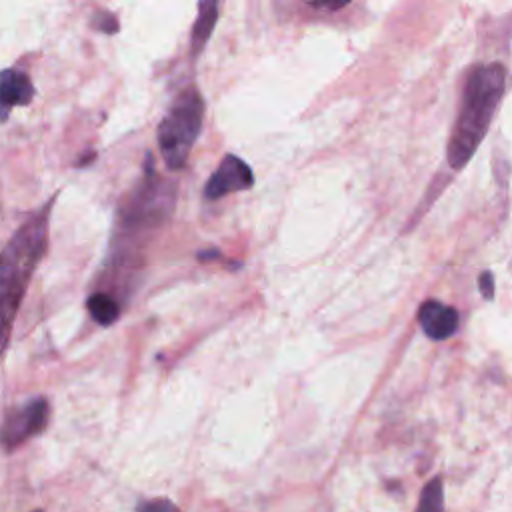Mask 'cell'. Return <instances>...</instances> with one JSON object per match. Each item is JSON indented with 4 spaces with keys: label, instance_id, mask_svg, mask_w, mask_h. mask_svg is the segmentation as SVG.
<instances>
[{
    "label": "cell",
    "instance_id": "8992f818",
    "mask_svg": "<svg viewBox=\"0 0 512 512\" xmlns=\"http://www.w3.org/2000/svg\"><path fill=\"white\" fill-rule=\"evenodd\" d=\"M254 186V174L252 168L238 158L236 154H226L214 174L204 184V198L206 200H218L222 196H228L232 192L250 190Z\"/></svg>",
    "mask_w": 512,
    "mask_h": 512
},
{
    "label": "cell",
    "instance_id": "2e32d148",
    "mask_svg": "<svg viewBox=\"0 0 512 512\" xmlns=\"http://www.w3.org/2000/svg\"><path fill=\"white\" fill-rule=\"evenodd\" d=\"M34 512H42V510H34Z\"/></svg>",
    "mask_w": 512,
    "mask_h": 512
},
{
    "label": "cell",
    "instance_id": "277c9868",
    "mask_svg": "<svg viewBox=\"0 0 512 512\" xmlns=\"http://www.w3.org/2000/svg\"><path fill=\"white\" fill-rule=\"evenodd\" d=\"M204 120V98L196 84H188L158 122L156 140L168 170H182L198 140Z\"/></svg>",
    "mask_w": 512,
    "mask_h": 512
},
{
    "label": "cell",
    "instance_id": "5bb4252c",
    "mask_svg": "<svg viewBox=\"0 0 512 512\" xmlns=\"http://www.w3.org/2000/svg\"><path fill=\"white\" fill-rule=\"evenodd\" d=\"M478 290L484 296V300L490 302L494 298V276H492L490 270L480 272V276H478Z\"/></svg>",
    "mask_w": 512,
    "mask_h": 512
},
{
    "label": "cell",
    "instance_id": "9c48e42d",
    "mask_svg": "<svg viewBox=\"0 0 512 512\" xmlns=\"http://www.w3.org/2000/svg\"><path fill=\"white\" fill-rule=\"evenodd\" d=\"M218 22V0H198V16L190 28V56L196 58L202 54L206 42L212 36V30Z\"/></svg>",
    "mask_w": 512,
    "mask_h": 512
},
{
    "label": "cell",
    "instance_id": "8fae6325",
    "mask_svg": "<svg viewBox=\"0 0 512 512\" xmlns=\"http://www.w3.org/2000/svg\"><path fill=\"white\" fill-rule=\"evenodd\" d=\"M414 512H444V484L440 476H434L424 484Z\"/></svg>",
    "mask_w": 512,
    "mask_h": 512
},
{
    "label": "cell",
    "instance_id": "3957f363",
    "mask_svg": "<svg viewBox=\"0 0 512 512\" xmlns=\"http://www.w3.org/2000/svg\"><path fill=\"white\" fill-rule=\"evenodd\" d=\"M176 200L174 184L160 178L152 154H146L144 172L136 186L126 194L118 208L116 222V252L128 258L132 242L142 240L144 234L158 230L170 216Z\"/></svg>",
    "mask_w": 512,
    "mask_h": 512
},
{
    "label": "cell",
    "instance_id": "ba28073f",
    "mask_svg": "<svg viewBox=\"0 0 512 512\" xmlns=\"http://www.w3.org/2000/svg\"><path fill=\"white\" fill-rule=\"evenodd\" d=\"M418 322L428 338L440 342V340H448L450 336L456 334V330L460 326V316H458L456 308L430 298L420 304Z\"/></svg>",
    "mask_w": 512,
    "mask_h": 512
},
{
    "label": "cell",
    "instance_id": "6da1fadb",
    "mask_svg": "<svg viewBox=\"0 0 512 512\" xmlns=\"http://www.w3.org/2000/svg\"><path fill=\"white\" fill-rule=\"evenodd\" d=\"M56 196L18 226L0 252V358L8 350L12 328L30 278L48 248V224Z\"/></svg>",
    "mask_w": 512,
    "mask_h": 512
},
{
    "label": "cell",
    "instance_id": "7c38bea8",
    "mask_svg": "<svg viewBox=\"0 0 512 512\" xmlns=\"http://www.w3.org/2000/svg\"><path fill=\"white\" fill-rule=\"evenodd\" d=\"M92 28H96L98 32H104V34H116L120 24H118V18L112 12L98 10V12H94Z\"/></svg>",
    "mask_w": 512,
    "mask_h": 512
},
{
    "label": "cell",
    "instance_id": "5b68a950",
    "mask_svg": "<svg viewBox=\"0 0 512 512\" xmlns=\"http://www.w3.org/2000/svg\"><path fill=\"white\" fill-rule=\"evenodd\" d=\"M50 418L48 400L38 396L26 404L6 412L0 426V446L4 452H12L32 436L44 432Z\"/></svg>",
    "mask_w": 512,
    "mask_h": 512
},
{
    "label": "cell",
    "instance_id": "30bf717a",
    "mask_svg": "<svg viewBox=\"0 0 512 512\" xmlns=\"http://www.w3.org/2000/svg\"><path fill=\"white\" fill-rule=\"evenodd\" d=\"M90 316L100 324V326H112L118 316H120V304L116 302L114 296L106 292H94L86 300Z\"/></svg>",
    "mask_w": 512,
    "mask_h": 512
},
{
    "label": "cell",
    "instance_id": "9a60e30c",
    "mask_svg": "<svg viewBox=\"0 0 512 512\" xmlns=\"http://www.w3.org/2000/svg\"><path fill=\"white\" fill-rule=\"evenodd\" d=\"M302 2L316 10H326V12H336L346 4H350V0H302Z\"/></svg>",
    "mask_w": 512,
    "mask_h": 512
},
{
    "label": "cell",
    "instance_id": "7a4b0ae2",
    "mask_svg": "<svg viewBox=\"0 0 512 512\" xmlns=\"http://www.w3.org/2000/svg\"><path fill=\"white\" fill-rule=\"evenodd\" d=\"M508 70L500 62L476 64L464 82L458 118L446 146L448 166L462 170L484 140L504 98Z\"/></svg>",
    "mask_w": 512,
    "mask_h": 512
},
{
    "label": "cell",
    "instance_id": "52a82bcc",
    "mask_svg": "<svg viewBox=\"0 0 512 512\" xmlns=\"http://www.w3.org/2000/svg\"><path fill=\"white\" fill-rule=\"evenodd\" d=\"M36 88L28 72L4 68L0 72V124H4L16 106H28L34 100Z\"/></svg>",
    "mask_w": 512,
    "mask_h": 512
},
{
    "label": "cell",
    "instance_id": "4fadbf2b",
    "mask_svg": "<svg viewBox=\"0 0 512 512\" xmlns=\"http://www.w3.org/2000/svg\"><path fill=\"white\" fill-rule=\"evenodd\" d=\"M136 512H180V508L168 498H148L138 502Z\"/></svg>",
    "mask_w": 512,
    "mask_h": 512
}]
</instances>
